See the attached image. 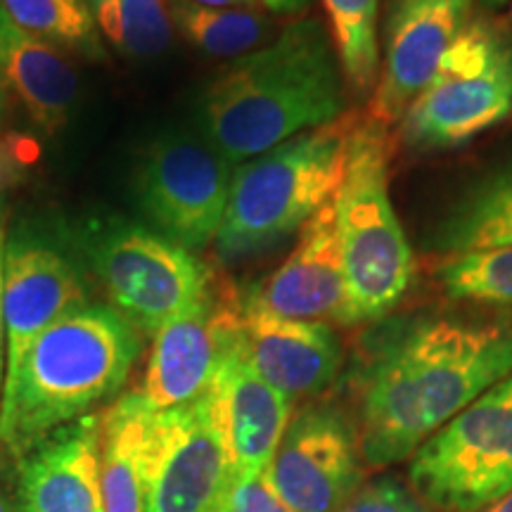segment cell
Instances as JSON below:
<instances>
[{"instance_id": "4dcf8cb0", "label": "cell", "mask_w": 512, "mask_h": 512, "mask_svg": "<svg viewBox=\"0 0 512 512\" xmlns=\"http://www.w3.org/2000/svg\"><path fill=\"white\" fill-rule=\"evenodd\" d=\"M188 3L197 5H209V8H252V10H264L259 0H188Z\"/></svg>"}, {"instance_id": "cb8c5ba5", "label": "cell", "mask_w": 512, "mask_h": 512, "mask_svg": "<svg viewBox=\"0 0 512 512\" xmlns=\"http://www.w3.org/2000/svg\"><path fill=\"white\" fill-rule=\"evenodd\" d=\"M95 27L117 53L157 57L174 41L169 0H88Z\"/></svg>"}, {"instance_id": "7402d4cb", "label": "cell", "mask_w": 512, "mask_h": 512, "mask_svg": "<svg viewBox=\"0 0 512 512\" xmlns=\"http://www.w3.org/2000/svg\"><path fill=\"white\" fill-rule=\"evenodd\" d=\"M169 8L178 34L211 57L238 60L275 36L273 19L264 10L209 8L188 0H169Z\"/></svg>"}, {"instance_id": "52a82bcc", "label": "cell", "mask_w": 512, "mask_h": 512, "mask_svg": "<svg viewBox=\"0 0 512 512\" xmlns=\"http://www.w3.org/2000/svg\"><path fill=\"white\" fill-rule=\"evenodd\" d=\"M408 479L444 512H482L512 491V373L422 444Z\"/></svg>"}, {"instance_id": "5b68a950", "label": "cell", "mask_w": 512, "mask_h": 512, "mask_svg": "<svg viewBox=\"0 0 512 512\" xmlns=\"http://www.w3.org/2000/svg\"><path fill=\"white\" fill-rule=\"evenodd\" d=\"M335 219L347 285L339 325L377 323L406 297L415 266L389 195L387 128L373 119L351 126Z\"/></svg>"}, {"instance_id": "44dd1931", "label": "cell", "mask_w": 512, "mask_h": 512, "mask_svg": "<svg viewBox=\"0 0 512 512\" xmlns=\"http://www.w3.org/2000/svg\"><path fill=\"white\" fill-rule=\"evenodd\" d=\"M427 245L446 256L512 245V162L472 183L441 216Z\"/></svg>"}, {"instance_id": "836d02e7", "label": "cell", "mask_w": 512, "mask_h": 512, "mask_svg": "<svg viewBox=\"0 0 512 512\" xmlns=\"http://www.w3.org/2000/svg\"><path fill=\"white\" fill-rule=\"evenodd\" d=\"M0 512H15V505L10 503V498L5 494H0Z\"/></svg>"}, {"instance_id": "6da1fadb", "label": "cell", "mask_w": 512, "mask_h": 512, "mask_svg": "<svg viewBox=\"0 0 512 512\" xmlns=\"http://www.w3.org/2000/svg\"><path fill=\"white\" fill-rule=\"evenodd\" d=\"M512 373V320L406 313L373 323L349 370L363 460H408Z\"/></svg>"}, {"instance_id": "30bf717a", "label": "cell", "mask_w": 512, "mask_h": 512, "mask_svg": "<svg viewBox=\"0 0 512 512\" xmlns=\"http://www.w3.org/2000/svg\"><path fill=\"white\" fill-rule=\"evenodd\" d=\"M268 479L297 512H339L361 489L356 420L335 403H309L287 422Z\"/></svg>"}, {"instance_id": "3957f363", "label": "cell", "mask_w": 512, "mask_h": 512, "mask_svg": "<svg viewBox=\"0 0 512 512\" xmlns=\"http://www.w3.org/2000/svg\"><path fill=\"white\" fill-rule=\"evenodd\" d=\"M140 356V335L112 306L86 304L34 339L0 392V446L19 460L38 441L112 401Z\"/></svg>"}, {"instance_id": "d6a6232c", "label": "cell", "mask_w": 512, "mask_h": 512, "mask_svg": "<svg viewBox=\"0 0 512 512\" xmlns=\"http://www.w3.org/2000/svg\"><path fill=\"white\" fill-rule=\"evenodd\" d=\"M5 86L3 81H0V128H3V121H5V107H8V100H5Z\"/></svg>"}, {"instance_id": "83f0119b", "label": "cell", "mask_w": 512, "mask_h": 512, "mask_svg": "<svg viewBox=\"0 0 512 512\" xmlns=\"http://www.w3.org/2000/svg\"><path fill=\"white\" fill-rule=\"evenodd\" d=\"M219 512H297L287 505L278 491L273 489L271 479L259 477H230L223 491Z\"/></svg>"}, {"instance_id": "484cf974", "label": "cell", "mask_w": 512, "mask_h": 512, "mask_svg": "<svg viewBox=\"0 0 512 512\" xmlns=\"http://www.w3.org/2000/svg\"><path fill=\"white\" fill-rule=\"evenodd\" d=\"M434 278L458 302L512 306V245L446 256Z\"/></svg>"}, {"instance_id": "8fae6325", "label": "cell", "mask_w": 512, "mask_h": 512, "mask_svg": "<svg viewBox=\"0 0 512 512\" xmlns=\"http://www.w3.org/2000/svg\"><path fill=\"white\" fill-rule=\"evenodd\" d=\"M230 479L209 394L155 411L145 460V512H219Z\"/></svg>"}, {"instance_id": "7c38bea8", "label": "cell", "mask_w": 512, "mask_h": 512, "mask_svg": "<svg viewBox=\"0 0 512 512\" xmlns=\"http://www.w3.org/2000/svg\"><path fill=\"white\" fill-rule=\"evenodd\" d=\"M472 17L475 0H389L370 119L399 124Z\"/></svg>"}, {"instance_id": "ffe728a7", "label": "cell", "mask_w": 512, "mask_h": 512, "mask_svg": "<svg viewBox=\"0 0 512 512\" xmlns=\"http://www.w3.org/2000/svg\"><path fill=\"white\" fill-rule=\"evenodd\" d=\"M152 408L138 392L100 415V484L105 512H145V460Z\"/></svg>"}, {"instance_id": "7a4b0ae2", "label": "cell", "mask_w": 512, "mask_h": 512, "mask_svg": "<svg viewBox=\"0 0 512 512\" xmlns=\"http://www.w3.org/2000/svg\"><path fill=\"white\" fill-rule=\"evenodd\" d=\"M347 91L330 27L299 17L254 53L230 60L202 95L207 140L242 164L299 133L344 119Z\"/></svg>"}, {"instance_id": "d4e9b609", "label": "cell", "mask_w": 512, "mask_h": 512, "mask_svg": "<svg viewBox=\"0 0 512 512\" xmlns=\"http://www.w3.org/2000/svg\"><path fill=\"white\" fill-rule=\"evenodd\" d=\"M0 8L17 27L57 48L91 60L102 57L100 31L88 0H0Z\"/></svg>"}, {"instance_id": "2e32d148", "label": "cell", "mask_w": 512, "mask_h": 512, "mask_svg": "<svg viewBox=\"0 0 512 512\" xmlns=\"http://www.w3.org/2000/svg\"><path fill=\"white\" fill-rule=\"evenodd\" d=\"M238 347L256 373L292 401L325 392L342 368V344L330 323L275 316L242 294Z\"/></svg>"}, {"instance_id": "e0dca14e", "label": "cell", "mask_w": 512, "mask_h": 512, "mask_svg": "<svg viewBox=\"0 0 512 512\" xmlns=\"http://www.w3.org/2000/svg\"><path fill=\"white\" fill-rule=\"evenodd\" d=\"M86 304L79 273L60 252L34 242H12L3 261L5 377L15 373L41 332Z\"/></svg>"}, {"instance_id": "e575fe53", "label": "cell", "mask_w": 512, "mask_h": 512, "mask_svg": "<svg viewBox=\"0 0 512 512\" xmlns=\"http://www.w3.org/2000/svg\"><path fill=\"white\" fill-rule=\"evenodd\" d=\"M482 3L486 5V8H498V5H505L508 0H482Z\"/></svg>"}, {"instance_id": "d6986e66", "label": "cell", "mask_w": 512, "mask_h": 512, "mask_svg": "<svg viewBox=\"0 0 512 512\" xmlns=\"http://www.w3.org/2000/svg\"><path fill=\"white\" fill-rule=\"evenodd\" d=\"M0 81L29 119L46 133L67 124L79 79L62 48L43 41L0 8Z\"/></svg>"}, {"instance_id": "1f68e13d", "label": "cell", "mask_w": 512, "mask_h": 512, "mask_svg": "<svg viewBox=\"0 0 512 512\" xmlns=\"http://www.w3.org/2000/svg\"><path fill=\"white\" fill-rule=\"evenodd\" d=\"M482 512H512V491H510L508 496H503L501 501L491 503L489 508H484Z\"/></svg>"}, {"instance_id": "f546056e", "label": "cell", "mask_w": 512, "mask_h": 512, "mask_svg": "<svg viewBox=\"0 0 512 512\" xmlns=\"http://www.w3.org/2000/svg\"><path fill=\"white\" fill-rule=\"evenodd\" d=\"M259 3L273 15H302L304 10H309L311 0H259Z\"/></svg>"}, {"instance_id": "ba28073f", "label": "cell", "mask_w": 512, "mask_h": 512, "mask_svg": "<svg viewBox=\"0 0 512 512\" xmlns=\"http://www.w3.org/2000/svg\"><path fill=\"white\" fill-rule=\"evenodd\" d=\"M88 256L112 309L152 337L214 285L209 266L190 249L128 223L100 230Z\"/></svg>"}, {"instance_id": "277c9868", "label": "cell", "mask_w": 512, "mask_h": 512, "mask_svg": "<svg viewBox=\"0 0 512 512\" xmlns=\"http://www.w3.org/2000/svg\"><path fill=\"white\" fill-rule=\"evenodd\" d=\"M351 126L349 119H339L235 166L214 240L223 264L280 245L335 200L347 169Z\"/></svg>"}, {"instance_id": "f1b7e54d", "label": "cell", "mask_w": 512, "mask_h": 512, "mask_svg": "<svg viewBox=\"0 0 512 512\" xmlns=\"http://www.w3.org/2000/svg\"><path fill=\"white\" fill-rule=\"evenodd\" d=\"M3 219H0V392H3L5 377V320H3Z\"/></svg>"}, {"instance_id": "8992f818", "label": "cell", "mask_w": 512, "mask_h": 512, "mask_svg": "<svg viewBox=\"0 0 512 512\" xmlns=\"http://www.w3.org/2000/svg\"><path fill=\"white\" fill-rule=\"evenodd\" d=\"M512 112V29L475 15L399 121L413 152L453 150Z\"/></svg>"}, {"instance_id": "4316f807", "label": "cell", "mask_w": 512, "mask_h": 512, "mask_svg": "<svg viewBox=\"0 0 512 512\" xmlns=\"http://www.w3.org/2000/svg\"><path fill=\"white\" fill-rule=\"evenodd\" d=\"M339 512H430L427 505L418 501L401 482L394 477H377L370 484L349 498Z\"/></svg>"}, {"instance_id": "ac0fdd59", "label": "cell", "mask_w": 512, "mask_h": 512, "mask_svg": "<svg viewBox=\"0 0 512 512\" xmlns=\"http://www.w3.org/2000/svg\"><path fill=\"white\" fill-rule=\"evenodd\" d=\"M15 512H105L100 415L60 427L17 460Z\"/></svg>"}, {"instance_id": "d590c367", "label": "cell", "mask_w": 512, "mask_h": 512, "mask_svg": "<svg viewBox=\"0 0 512 512\" xmlns=\"http://www.w3.org/2000/svg\"><path fill=\"white\" fill-rule=\"evenodd\" d=\"M510 17H512V8H510Z\"/></svg>"}, {"instance_id": "9c48e42d", "label": "cell", "mask_w": 512, "mask_h": 512, "mask_svg": "<svg viewBox=\"0 0 512 512\" xmlns=\"http://www.w3.org/2000/svg\"><path fill=\"white\" fill-rule=\"evenodd\" d=\"M233 166L209 140L169 131L145 150L136 195L159 235L190 252L209 247L226 216Z\"/></svg>"}, {"instance_id": "4fadbf2b", "label": "cell", "mask_w": 512, "mask_h": 512, "mask_svg": "<svg viewBox=\"0 0 512 512\" xmlns=\"http://www.w3.org/2000/svg\"><path fill=\"white\" fill-rule=\"evenodd\" d=\"M240 294L211 285L209 292L164 325L152 339L150 361L136 392L152 411H169L207 394L238 328Z\"/></svg>"}, {"instance_id": "603a6c76", "label": "cell", "mask_w": 512, "mask_h": 512, "mask_svg": "<svg viewBox=\"0 0 512 512\" xmlns=\"http://www.w3.org/2000/svg\"><path fill=\"white\" fill-rule=\"evenodd\" d=\"M328 27L351 91L370 98L380 74V0H323Z\"/></svg>"}, {"instance_id": "9a60e30c", "label": "cell", "mask_w": 512, "mask_h": 512, "mask_svg": "<svg viewBox=\"0 0 512 512\" xmlns=\"http://www.w3.org/2000/svg\"><path fill=\"white\" fill-rule=\"evenodd\" d=\"M249 304L275 316L339 323L347 302L335 200L299 230L297 245L266 280L240 290Z\"/></svg>"}, {"instance_id": "5bb4252c", "label": "cell", "mask_w": 512, "mask_h": 512, "mask_svg": "<svg viewBox=\"0 0 512 512\" xmlns=\"http://www.w3.org/2000/svg\"><path fill=\"white\" fill-rule=\"evenodd\" d=\"M207 394L228 453L230 477L266 475L292 418V399L268 384L242 356L238 328Z\"/></svg>"}]
</instances>
